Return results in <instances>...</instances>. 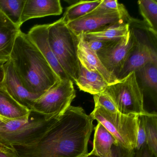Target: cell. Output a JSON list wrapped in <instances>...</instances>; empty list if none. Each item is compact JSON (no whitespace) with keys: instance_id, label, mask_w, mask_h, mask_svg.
Instances as JSON below:
<instances>
[{"instance_id":"cell-1","label":"cell","mask_w":157,"mask_h":157,"mask_svg":"<svg viewBox=\"0 0 157 157\" xmlns=\"http://www.w3.org/2000/svg\"><path fill=\"white\" fill-rule=\"evenodd\" d=\"M94 120L82 107L71 105L37 142L12 147L19 157H82L89 153Z\"/></svg>"},{"instance_id":"cell-2","label":"cell","mask_w":157,"mask_h":157,"mask_svg":"<svg viewBox=\"0 0 157 157\" xmlns=\"http://www.w3.org/2000/svg\"><path fill=\"white\" fill-rule=\"evenodd\" d=\"M10 59L24 86L32 93L42 95L61 80L27 34L21 31Z\"/></svg>"},{"instance_id":"cell-3","label":"cell","mask_w":157,"mask_h":157,"mask_svg":"<svg viewBox=\"0 0 157 157\" xmlns=\"http://www.w3.org/2000/svg\"><path fill=\"white\" fill-rule=\"evenodd\" d=\"M48 40L59 65L72 82L75 83L80 70L78 56L79 37L67 26L61 18L48 24Z\"/></svg>"},{"instance_id":"cell-4","label":"cell","mask_w":157,"mask_h":157,"mask_svg":"<svg viewBox=\"0 0 157 157\" xmlns=\"http://www.w3.org/2000/svg\"><path fill=\"white\" fill-rule=\"evenodd\" d=\"M58 117L31 111L26 120H9L0 127V142L11 146L34 144L44 136Z\"/></svg>"},{"instance_id":"cell-5","label":"cell","mask_w":157,"mask_h":157,"mask_svg":"<svg viewBox=\"0 0 157 157\" xmlns=\"http://www.w3.org/2000/svg\"><path fill=\"white\" fill-rule=\"evenodd\" d=\"M90 116L112 134L119 146L130 150L135 149L139 115L112 113L102 106L95 105Z\"/></svg>"},{"instance_id":"cell-6","label":"cell","mask_w":157,"mask_h":157,"mask_svg":"<svg viewBox=\"0 0 157 157\" xmlns=\"http://www.w3.org/2000/svg\"><path fill=\"white\" fill-rule=\"evenodd\" d=\"M103 93L111 99L121 113L138 115L148 113L144 109L143 92L138 83L135 71L109 84Z\"/></svg>"},{"instance_id":"cell-7","label":"cell","mask_w":157,"mask_h":157,"mask_svg":"<svg viewBox=\"0 0 157 157\" xmlns=\"http://www.w3.org/2000/svg\"><path fill=\"white\" fill-rule=\"evenodd\" d=\"M76 96L72 81L61 80L36 100L31 111L57 117L67 110Z\"/></svg>"},{"instance_id":"cell-8","label":"cell","mask_w":157,"mask_h":157,"mask_svg":"<svg viewBox=\"0 0 157 157\" xmlns=\"http://www.w3.org/2000/svg\"><path fill=\"white\" fill-rule=\"evenodd\" d=\"M132 18L126 9L109 11L96 8L89 14L66 25L76 35L101 32L110 27L130 24Z\"/></svg>"},{"instance_id":"cell-9","label":"cell","mask_w":157,"mask_h":157,"mask_svg":"<svg viewBox=\"0 0 157 157\" xmlns=\"http://www.w3.org/2000/svg\"><path fill=\"white\" fill-rule=\"evenodd\" d=\"M138 42L135 32L130 28L129 35L117 39L113 44L96 54L107 71L117 79L128 58Z\"/></svg>"},{"instance_id":"cell-10","label":"cell","mask_w":157,"mask_h":157,"mask_svg":"<svg viewBox=\"0 0 157 157\" xmlns=\"http://www.w3.org/2000/svg\"><path fill=\"white\" fill-rule=\"evenodd\" d=\"M138 43L128 58L123 69L117 78V80L124 78L133 71H136L149 63L157 62V43L147 41L142 37L138 30L132 28Z\"/></svg>"},{"instance_id":"cell-11","label":"cell","mask_w":157,"mask_h":157,"mask_svg":"<svg viewBox=\"0 0 157 157\" xmlns=\"http://www.w3.org/2000/svg\"><path fill=\"white\" fill-rule=\"evenodd\" d=\"M4 77L1 85L18 103L31 111L34 103L41 95L32 93L25 88L9 59L3 64Z\"/></svg>"},{"instance_id":"cell-12","label":"cell","mask_w":157,"mask_h":157,"mask_svg":"<svg viewBox=\"0 0 157 157\" xmlns=\"http://www.w3.org/2000/svg\"><path fill=\"white\" fill-rule=\"evenodd\" d=\"M48 24L35 25L28 32L27 36L59 78L71 80L59 65L50 47L48 40Z\"/></svg>"},{"instance_id":"cell-13","label":"cell","mask_w":157,"mask_h":157,"mask_svg":"<svg viewBox=\"0 0 157 157\" xmlns=\"http://www.w3.org/2000/svg\"><path fill=\"white\" fill-rule=\"evenodd\" d=\"M62 13L59 0H25L21 23L35 18L59 15Z\"/></svg>"},{"instance_id":"cell-14","label":"cell","mask_w":157,"mask_h":157,"mask_svg":"<svg viewBox=\"0 0 157 157\" xmlns=\"http://www.w3.org/2000/svg\"><path fill=\"white\" fill-rule=\"evenodd\" d=\"M79 37L78 56L80 64L88 70L98 72L109 84L117 81V79L110 74L104 67L96 53L88 48L83 41L82 35H80Z\"/></svg>"},{"instance_id":"cell-15","label":"cell","mask_w":157,"mask_h":157,"mask_svg":"<svg viewBox=\"0 0 157 157\" xmlns=\"http://www.w3.org/2000/svg\"><path fill=\"white\" fill-rule=\"evenodd\" d=\"M20 28L13 24L0 11V62L10 59Z\"/></svg>"},{"instance_id":"cell-16","label":"cell","mask_w":157,"mask_h":157,"mask_svg":"<svg viewBox=\"0 0 157 157\" xmlns=\"http://www.w3.org/2000/svg\"><path fill=\"white\" fill-rule=\"evenodd\" d=\"M75 83L81 90L93 95L102 93L109 85L101 74L88 70L80 63L78 78Z\"/></svg>"},{"instance_id":"cell-17","label":"cell","mask_w":157,"mask_h":157,"mask_svg":"<svg viewBox=\"0 0 157 157\" xmlns=\"http://www.w3.org/2000/svg\"><path fill=\"white\" fill-rule=\"evenodd\" d=\"M31 111L18 103L0 84V116L10 120H26Z\"/></svg>"},{"instance_id":"cell-18","label":"cell","mask_w":157,"mask_h":157,"mask_svg":"<svg viewBox=\"0 0 157 157\" xmlns=\"http://www.w3.org/2000/svg\"><path fill=\"white\" fill-rule=\"evenodd\" d=\"M94 129L92 150L88 155L112 157V146L118 145L116 140L101 123H98Z\"/></svg>"},{"instance_id":"cell-19","label":"cell","mask_w":157,"mask_h":157,"mask_svg":"<svg viewBox=\"0 0 157 157\" xmlns=\"http://www.w3.org/2000/svg\"><path fill=\"white\" fill-rule=\"evenodd\" d=\"M139 85L142 91L148 92L151 98L157 103V62L149 63L135 71Z\"/></svg>"},{"instance_id":"cell-20","label":"cell","mask_w":157,"mask_h":157,"mask_svg":"<svg viewBox=\"0 0 157 157\" xmlns=\"http://www.w3.org/2000/svg\"><path fill=\"white\" fill-rule=\"evenodd\" d=\"M102 1V0L78 1L67 9L61 19L65 24H67L94 10L101 4Z\"/></svg>"},{"instance_id":"cell-21","label":"cell","mask_w":157,"mask_h":157,"mask_svg":"<svg viewBox=\"0 0 157 157\" xmlns=\"http://www.w3.org/2000/svg\"><path fill=\"white\" fill-rule=\"evenodd\" d=\"M129 33V24H124L101 32L82 34V35L84 40H114L127 36Z\"/></svg>"},{"instance_id":"cell-22","label":"cell","mask_w":157,"mask_h":157,"mask_svg":"<svg viewBox=\"0 0 157 157\" xmlns=\"http://www.w3.org/2000/svg\"><path fill=\"white\" fill-rule=\"evenodd\" d=\"M25 0H0V11L13 24L20 28Z\"/></svg>"},{"instance_id":"cell-23","label":"cell","mask_w":157,"mask_h":157,"mask_svg":"<svg viewBox=\"0 0 157 157\" xmlns=\"http://www.w3.org/2000/svg\"><path fill=\"white\" fill-rule=\"evenodd\" d=\"M140 11L144 22L151 33L157 36V2L156 0L138 1Z\"/></svg>"},{"instance_id":"cell-24","label":"cell","mask_w":157,"mask_h":157,"mask_svg":"<svg viewBox=\"0 0 157 157\" xmlns=\"http://www.w3.org/2000/svg\"><path fill=\"white\" fill-rule=\"evenodd\" d=\"M146 143L155 157H157V115L149 113L145 115Z\"/></svg>"},{"instance_id":"cell-25","label":"cell","mask_w":157,"mask_h":157,"mask_svg":"<svg viewBox=\"0 0 157 157\" xmlns=\"http://www.w3.org/2000/svg\"><path fill=\"white\" fill-rule=\"evenodd\" d=\"M145 145H147L145 115H140L138 116L137 136L135 150H138Z\"/></svg>"},{"instance_id":"cell-26","label":"cell","mask_w":157,"mask_h":157,"mask_svg":"<svg viewBox=\"0 0 157 157\" xmlns=\"http://www.w3.org/2000/svg\"><path fill=\"white\" fill-rule=\"evenodd\" d=\"M94 100L95 105L102 106L107 111L112 113L118 112L113 101L103 93L94 95Z\"/></svg>"},{"instance_id":"cell-27","label":"cell","mask_w":157,"mask_h":157,"mask_svg":"<svg viewBox=\"0 0 157 157\" xmlns=\"http://www.w3.org/2000/svg\"><path fill=\"white\" fill-rule=\"evenodd\" d=\"M83 40L89 49L97 53L98 51L110 46L117 39L114 40H84L83 39Z\"/></svg>"},{"instance_id":"cell-28","label":"cell","mask_w":157,"mask_h":157,"mask_svg":"<svg viewBox=\"0 0 157 157\" xmlns=\"http://www.w3.org/2000/svg\"><path fill=\"white\" fill-rule=\"evenodd\" d=\"M97 8L109 11H122L126 9L123 4L118 3L116 0H102Z\"/></svg>"},{"instance_id":"cell-29","label":"cell","mask_w":157,"mask_h":157,"mask_svg":"<svg viewBox=\"0 0 157 157\" xmlns=\"http://www.w3.org/2000/svg\"><path fill=\"white\" fill-rule=\"evenodd\" d=\"M135 150H130L119 145H113L112 147V157H134Z\"/></svg>"},{"instance_id":"cell-30","label":"cell","mask_w":157,"mask_h":157,"mask_svg":"<svg viewBox=\"0 0 157 157\" xmlns=\"http://www.w3.org/2000/svg\"><path fill=\"white\" fill-rule=\"evenodd\" d=\"M0 157H19L13 147L0 142Z\"/></svg>"},{"instance_id":"cell-31","label":"cell","mask_w":157,"mask_h":157,"mask_svg":"<svg viewBox=\"0 0 157 157\" xmlns=\"http://www.w3.org/2000/svg\"><path fill=\"white\" fill-rule=\"evenodd\" d=\"M134 157H155L147 145L141 147L138 150H135Z\"/></svg>"},{"instance_id":"cell-32","label":"cell","mask_w":157,"mask_h":157,"mask_svg":"<svg viewBox=\"0 0 157 157\" xmlns=\"http://www.w3.org/2000/svg\"><path fill=\"white\" fill-rule=\"evenodd\" d=\"M5 62H0V84L2 82L4 77V70L3 66Z\"/></svg>"},{"instance_id":"cell-33","label":"cell","mask_w":157,"mask_h":157,"mask_svg":"<svg viewBox=\"0 0 157 157\" xmlns=\"http://www.w3.org/2000/svg\"><path fill=\"white\" fill-rule=\"evenodd\" d=\"M9 120H10V119L4 118V117L0 116V127L2 126L4 124H6Z\"/></svg>"},{"instance_id":"cell-34","label":"cell","mask_w":157,"mask_h":157,"mask_svg":"<svg viewBox=\"0 0 157 157\" xmlns=\"http://www.w3.org/2000/svg\"><path fill=\"white\" fill-rule=\"evenodd\" d=\"M82 157H97L96 156H90V155H89L88 154H86V155H84V156H82Z\"/></svg>"}]
</instances>
